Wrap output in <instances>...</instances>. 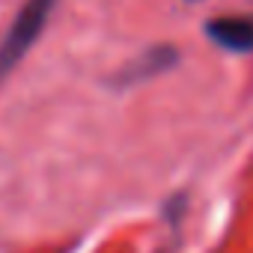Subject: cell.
<instances>
[{
	"label": "cell",
	"instance_id": "obj_1",
	"mask_svg": "<svg viewBox=\"0 0 253 253\" xmlns=\"http://www.w3.org/2000/svg\"><path fill=\"white\" fill-rule=\"evenodd\" d=\"M51 12H54V0H27V3L18 9V15L9 24L6 36L0 39V84L15 72V66L36 45V39L42 36Z\"/></svg>",
	"mask_w": 253,
	"mask_h": 253
},
{
	"label": "cell",
	"instance_id": "obj_2",
	"mask_svg": "<svg viewBox=\"0 0 253 253\" xmlns=\"http://www.w3.org/2000/svg\"><path fill=\"white\" fill-rule=\"evenodd\" d=\"M206 33L214 45L232 54H247L253 51V18L247 15H223L206 24Z\"/></svg>",
	"mask_w": 253,
	"mask_h": 253
}]
</instances>
